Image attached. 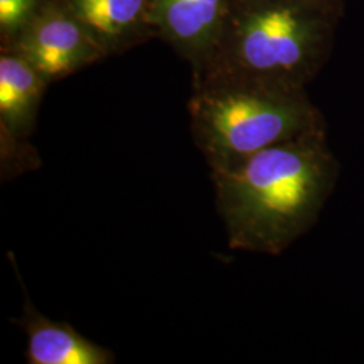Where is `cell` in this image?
Segmentation results:
<instances>
[{
    "label": "cell",
    "instance_id": "6da1fadb",
    "mask_svg": "<svg viewBox=\"0 0 364 364\" xmlns=\"http://www.w3.org/2000/svg\"><path fill=\"white\" fill-rule=\"evenodd\" d=\"M338 174L326 129L210 171L230 248L266 255L287 251L317 221Z\"/></svg>",
    "mask_w": 364,
    "mask_h": 364
},
{
    "label": "cell",
    "instance_id": "7a4b0ae2",
    "mask_svg": "<svg viewBox=\"0 0 364 364\" xmlns=\"http://www.w3.org/2000/svg\"><path fill=\"white\" fill-rule=\"evenodd\" d=\"M344 4L232 0L208 61L192 77L220 75L306 90L326 65Z\"/></svg>",
    "mask_w": 364,
    "mask_h": 364
},
{
    "label": "cell",
    "instance_id": "3957f363",
    "mask_svg": "<svg viewBox=\"0 0 364 364\" xmlns=\"http://www.w3.org/2000/svg\"><path fill=\"white\" fill-rule=\"evenodd\" d=\"M191 131L210 171L312 131L326 120L306 90L220 75L192 77Z\"/></svg>",
    "mask_w": 364,
    "mask_h": 364
},
{
    "label": "cell",
    "instance_id": "277c9868",
    "mask_svg": "<svg viewBox=\"0 0 364 364\" xmlns=\"http://www.w3.org/2000/svg\"><path fill=\"white\" fill-rule=\"evenodd\" d=\"M49 81L23 57L0 49V168L10 178L41 165L28 138L37 124Z\"/></svg>",
    "mask_w": 364,
    "mask_h": 364
},
{
    "label": "cell",
    "instance_id": "5b68a950",
    "mask_svg": "<svg viewBox=\"0 0 364 364\" xmlns=\"http://www.w3.org/2000/svg\"><path fill=\"white\" fill-rule=\"evenodd\" d=\"M53 84L105 60V54L88 30L70 13L61 0H50L13 45Z\"/></svg>",
    "mask_w": 364,
    "mask_h": 364
},
{
    "label": "cell",
    "instance_id": "8992f818",
    "mask_svg": "<svg viewBox=\"0 0 364 364\" xmlns=\"http://www.w3.org/2000/svg\"><path fill=\"white\" fill-rule=\"evenodd\" d=\"M232 0H153L156 38L166 42L198 72L213 52Z\"/></svg>",
    "mask_w": 364,
    "mask_h": 364
},
{
    "label": "cell",
    "instance_id": "52a82bcc",
    "mask_svg": "<svg viewBox=\"0 0 364 364\" xmlns=\"http://www.w3.org/2000/svg\"><path fill=\"white\" fill-rule=\"evenodd\" d=\"M105 57L119 55L156 38L153 0H61Z\"/></svg>",
    "mask_w": 364,
    "mask_h": 364
},
{
    "label": "cell",
    "instance_id": "ba28073f",
    "mask_svg": "<svg viewBox=\"0 0 364 364\" xmlns=\"http://www.w3.org/2000/svg\"><path fill=\"white\" fill-rule=\"evenodd\" d=\"M26 335L28 364H112L115 355L73 326L39 312L25 294L21 318L14 321Z\"/></svg>",
    "mask_w": 364,
    "mask_h": 364
},
{
    "label": "cell",
    "instance_id": "9c48e42d",
    "mask_svg": "<svg viewBox=\"0 0 364 364\" xmlns=\"http://www.w3.org/2000/svg\"><path fill=\"white\" fill-rule=\"evenodd\" d=\"M50 0H0V49H7Z\"/></svg>",
    "mask_w": 364,
    "mask_h": 364
},
{
    "label": "cell",
    "instance_id": "30bf717a",
    "mask_svg": "<svg viewBox=\"0 0 364 364\" xmlns=\"http://www.w3.org/2000/svg\"><path fill=\"white\" fill-rule=\"evenodd\" d=\"M326 1H333V3H341V4H344V0H326Z\"/></svg>",
    "mask_w": 364,
    "mask_h": 364
}]
</instances>
